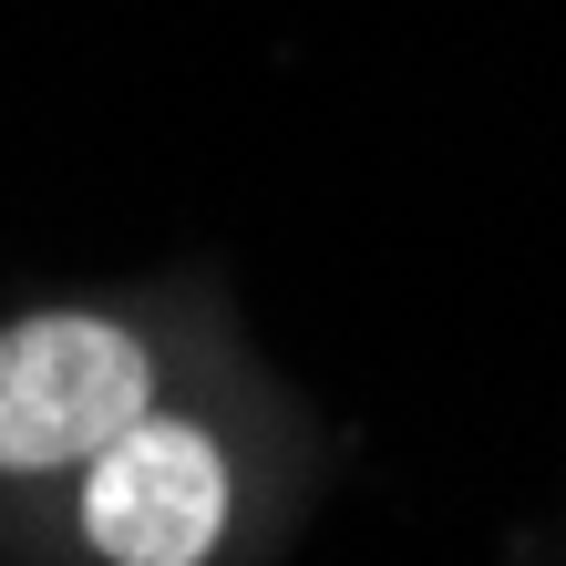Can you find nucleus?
I'll use <instances>...</instances> for the list:
<instances>
[{
  "label": "nucleus",
  "mask_w": 566,
  "mask_h": 566,
  "mask_svg": "<svg viewBox=\"0 0 566 566\" xmlns=\"http://www.w3.org/2000/svg\"><path fill=\"white\" fill-rule=\"evenodd\" d=\"M217 340H227V298L207 289L31 298L0 319V546L135 412H155Z\"/></svg>",
  "instance_id": "nucleus-2"
},
{
  "label": "nucleus",
  "mask_w": 566,
  "mask_h": 566,
  "mask_svg": "<svg viewBox=\"0 0 566 566\" xmlns=\"http://www.w3.org/2000/svg\"><path fill=\"white\" fill-rule=\"evenodd\" d=\"M319 484V432L227 340L135 412L62 494H42L0 556L31 566H269Z\"/></svg>",
  "instance_id": "nucleus-1"
}]
</instances>
